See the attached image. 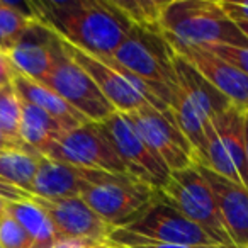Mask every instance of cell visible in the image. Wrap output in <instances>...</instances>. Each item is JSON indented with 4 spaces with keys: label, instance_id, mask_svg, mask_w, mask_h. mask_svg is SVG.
I'll return each instance as SVG.
<instances>
[{
    "label": "cell",
    "instance_id": "6da1fadb",
    "mask_svg": "<svg viewBox=\"0 0 248 248\" xmlns=\"http://www.w3.org/2000/svg\"><path fill=\"white\" fill-rule=\"evenodd\" d=\"M32 7L36 21L93 56H110L131 29L110 0H46Z\"/></svg>",
    "mask_w": 248,
    "mask_h": 248
},
{
    "label": "cell",
    "instance_id": "7a4b0ae2",
    "mask_svg": "<svg viewBox=\"0 0 248 248\" xmlns=\"http://www.w3.org/2000/svg\"><path fill=\"white\" fill-rule=\"evenodd\" d=\"M83 202L114 230L138 221L158 199V190L129 173L80 169Z\"/></svg>",
    "mask_w": 248,
    "mask_h": 248
},
{
    "label": "cell",
    "instance_id": "3957f363",
    "mask_svg": "<svg viewBox=\"0 0 248 248\" xmlns=\"http://www.w3.org/2000/svg\"><path fill=\"white\" fill-rule=\"evenodd\" d=\"M162 36L169 43L189 46L236 45L248 41L221 9L219 2L209 0H173L167 2L160 21Z\"/></svg>",
    "mask_w": 248,
    "mask_h": 248
},
{
    "label": "cell",
    "instance_id": "277c9868",
    "mask_svg": "<svg viewBox=\"0 0 248 248\" xmlns=\"http://www.w3.org/2000/svg\"><path fill=\"white\" fill-rule=\"evenodd\" d=\"M163 202L201 228L219 247L236 248L224 226L216 197L197 163L186 170L170 172L167 184L158 190Z\"/></svg>",
    "mask_w": 248,
    "mask_h": 248
},
{
    "label": "cell",
    "instance_id": "5b68a950",
    "mask_svg": "<svg viewBox=\"0 0 248 248\" xmlns=\"http://www.w3.org/2000/svg\"><path fill=\"white\" fill-rule=\"evenodd\" d=\"M62 46L66 55L92 77V80L97 83L104 97L110 102V106L116 109V112L131 114L145 107L170 110L152 85L121 68L109 56H93L65 41H62Z\"/></svg>",
    "mask_w": 248,
    "mask_h": 248
},
{
    "label": "cell",
    "instance_id": "8992f818",
    "mask_svg": "<svg viewBox=\"0 0 248 248\" xmlns=\"http://www.w3.org/2000/svg\"><path fill=\"white\" fill-rule=\"evenodd\" d=\"M109 58L152 85L169 107L170 87L175 83V53L162 32L131 26L119 48Z\"/></svg>",
    "mask_w": 248,
    "mask_h": 248
},
{
    "label": "cell",
    "instance_id": "52a82bcc",
    "mask_svg": "<svg viewBox=\"0 0 248 248\" xmlns=\"http://www.w3.org/2000/svg\"><path fill=\"white\" fill-rule=\"evenodd\" d=\"M245 112L228 107L206 126V152L199 165L214 173L248 187V167L245 160Z\"/></svg>",
    "mask_w": 248,
    "mask_h": 248
},
{
    "label": "cell",
    "instance_id": "ba28073f",
    "mask_svg": "<svg viewBox=\"0 0 248 248\" xmlns=\"http://www.w3.org/2000/svg\"><path fill=\"white\" fill-rule=\"evenodd\" d=\"M45 156L77 169L128 173L104 128L90 121L75 129L63 131Z\"/></svg>",
    "mask_w": 248,
    "mask_h": 248
},
{
    "label": "cell",
    "instance_id": "9c48e42d",
    "mask_svg": "<svg viewBox=\"0 0 248 248\" xmlns=\"http://www.w3.org/2000/svg\"><path fill=\"white\" fill-rule=\"evenodd\" d=\"M43 85L58 93L65 102H68L90 123L100 124L116 112L92 77L66 55L63 46L56 55L51 73Z\"/></svg>",
    "mask_w": 248,
    "mask_h": 248
},
{
    "label": "cell",
    "instance_id": "30bf717a",
    "mask_svg": "<svg viewBox=\"0 0 248 248\" xmlns=\"http://www.w3.org/2000/svg\"><path fill=\"white\" fill-rule=\"evenodd\" d=\"M152 152L165 163L170 172H179L197 163L196 152L170 110L145 107L126 114Z\"/></svg>",
    "mask_w": 248,
    "mask_h": 248
},
{
    "label": "cell",
    "instance_id": "8fae6325",
    "mask_svg": "<svg viewBox=\"0 0 248 248\" xmlns=\"http://www.w3.org/2000/svg\"><path fill=\"white\" fill-rule=\"evenodd\" d=\"M100 126L109 136L129 175L143 180L155 190H162L170 177V170L140 136L129 117L126 114L114 112L104 123H100Z\"/></svg>",
    "mask_w": 248,
    "mask_h": 248
},
{
    "label": "cell",
    "instance_id": "7c38bea8",
    "mask_svg": "<svg viewBox=\"0 0 248 248\" xmlns=\"http://www.w3.org/2000/svg\"><path fill=\"white\" fill-rule=\"evenodd\" d=\"M169 43V41H167ZM179 58L190 65L236 109L248 110V77L202 46L169 43Z\"/></svg>",
    "mask_w": 248,
    "mask_h": 248
},
{
    "label": "cell",
    "instance_id": "4fadbf2b",
    "mask_svg": "<svg viewBox=\"0 0 248 248\" xmlns=\"http://www.w3.org/2000/svg\"><path fill=\"white\" fill-rule=\"evenodd\" d=\"M124 230L141 234L150 240L162 241V243L192 245V247H214L216 245L197 224L182 216L172 206L163 202L160 196L138 221L126 226Z\"/></svg>",
    "mask_w": 248,
    "mask_h": 248
},
{
    "label": "cell",
    "instance_id": "5bb4252c",
    "mask_svg": "<svg viewBox=\"0 0 248 248\" xmlns=\"http://www.w3.org/2000/svg\"><path fill=\"white\" fill-rule=\"evenodd\" d=\"M31 201L45 211L62 238H87L104 245L114 231L83 202L82 197L46 201L32 196Z\"/></svg>",
    "mask_w": 248,
    "mask_h": 248
},
{
    "label": "cell",
    "instance_id": "9a60e30c",
    "mask_svg": "<svg viewBox=\"0 0 248 248\" xmlns=\"http://www.w3.org/2000/svg\"><path fill=\"white\" fill-rule=\"evenodd\" d=\"M60 49L62 43L58 36L36 21L7 56L21 73L38 83H45Z\"/></svg>",
    "mask_w": 248,
    "mask_h": 248
},
{
    "label": "cell",
    "instance_id": "2e32d148",
    "mask_svg": "<svg viewBox=\"0 0 248 248\" xmlns=\"http://www.w3.org/2000/svg\"><path fill=\"white\" fill-rule=\"evenodd\" d=\"M197 167L213 189L233 245L236 248H248V187L224 179L199 163Z\"/></svg>",
    "mask_w": 248,
    "mask_h": 248
},
{
    "label": "cell",
    "instance_id": "e0dca14e",
    "mask_svg": "<svg viewBox=\"0 0 248 248\" xmlns=\"http://www.w3.org/2000/svg\"><path fill=\"white\" fill-rule=\"evenodd\" d=\"M12 87L19 99L45 110L62 126L63 131H70V129H75L89 123V119H85L78 110H75L68 102H65L58 93H55L43 83L31 80L17 68H14V73H12Z\"/></svg>",
    "mask_w": 248,
    "mask_h": 248
},
{
    "label": "cell",
    "instance_id": "ac0fdd59",
    "mask_svg": "<svg viewBox=\"0 0 248 248\" xmlns=\"http://www.w3.org/2000/svg\"><path fill=\"white\" fill-rule=\"evenodd\" d=\"M82 184L83 180L80 169L55 162V160H49L41 155L34 182H32L31 196L46 201L80 197Z\"/></svg>",
    "mask_w": 248,
    "mask_h": 248
},
{
    "label": "cell",
    "instance_id": "d6986e66",
    "mask_svg": "<svg viewBox=\"0 0 248 248\" xmlns=\"http://www.w3.org/2000/svg\"><path fill=\"white\" fill-rule=\"evenodd\" d=\"M62 126L53 117H49L45 110L21 100V128H19V135H21V140L29 148H32L39 155L45 156L49 146L62 136Z\"/></svg>",
    "mask_w": 248,
    "mask_h": 248
},
{
    "label": "cell",
    "instance_id": "ffe728a7",
    "mask_svg": "<svg viewBox=\"0 0 248 248\" xmlns=\"http://www.w3.org/2000/svg\"><path fill=\"white\" fill-rule=\"evenodd\" d=\"M5 213L14 217L28 233L32 243L31 248H49L62 238L45 211L32 201L5 202Z\"/></svg>",
    "mask_w": 248,
    "mask_h": 248
},
{
    "label": "cell",
    "instance_id": "44dd1931",
    "mask_svg": "<svg viewBox=\"0 0 248 248\" xmlns=\"http://www.w3.org/2000/svg\"><path fill=\"white\" fill-rule=\"evenodd\" d=\"M34 22L32 2L0 0V51L11 53Z\"/></svg>",
    "mask_w": 248,
    "mask_h": 248
},
{
    "label": "cell",
    "instance_id": "7402d4cb",
    "mask_svg": "<svg viewBox=\"0 0 248 248\" xmlns=\"http://www.w3.org/2000/svg\"><path fill=\"white\" fill-rule=\"evenodd\" d=\"M39 156L29 152H0V179L31 194Z\"/></svg>",
    "mask_w": 248,
    "mask_h": 248
},
{
    "label": "cell",
    "instance_id": "603a6c76",
    "mask_svg": "<svg viewBox=\"0 0 248 248\" xmlns=\"http://www.w3.org/2000/svg\"><path fill=\"white\" fill-rule=\"evenodd\" d=\"M110 2L128 19L131 26L162 32L160 21H162V12L167 2H160V0H110Z\"/></svg>",
    "mask_w": 248,
    "mask_h": 248
},
{
    "label": "cell",
    "instance_id": "cb8c5ba5",
    "mask_svg": "<svg viewBox=\"0 0 248 248\" xmlns=\"http://www.w3.org/2000/svg\"><path fill=\"white\" fill-rule=\"evenodd\" d=\"M19 128H21V100L12 85L0 87V129L9 138L21 140Z\"/></svg>",
    "mask_w": 248,
    "mask_h": 248
},
{
    "label": "cell",
    "instance_id": "d4e9b609",
    "mask_svg": "<svg viewBox=\"0 0 248 248\" xmlns=\"http://www.w3.org/2000/svg\"><path fill=\"white\" fill-rule=\"evenodd\" d=\"M107 241L116 245H123V247H128V248H228V247H219V245H214V247H192V245L162 243V241L150 240V238L136 234L133 231L124 230V228L114 230Z\"/></svg>",
    "mask_w": 248,
    "mask_h": 248
},
{
    "label": "cell",
    "instance_id": "484cf974",
    "mask_svg": "<svg viewBox=\"0 0 248 248\" xmlns=\"http://www.w3.org/2000/svg\"><path fill=\"white\" fill-rule=\"evenodd\" d=\"M31 238L7 213L0 217V248H31Z\"/></svg>",
    "mask_w": 248,
    "mask_h": 248
},
{
    "label": "cell",
    "instance_id": "4316f807",
    "mask_svg": "<svg viewBox=\"0 0 248 248\" xmlns=\"http://www.w3.org/2000/svg\"><path fill=\"white\" fill-rule=\"evenodd\" d=\"M211 53L219 56L231 66L238 68L241 73L248 77V46H236V45H213L206 46Z\"/></svg>",
    "mask_w": 248,
    "mask_h": 248
},
{
    "label": "cell",
    "instance_id": "83f0119b",
    "mask_svg": "<svg viewBox=\"0 0 248 248\" xmlns=\"http://www.w3.org/2000/svg\"><path fill=\"white\" fill-rule=\"evenodd\" d=\"M223 12L233 22H248V0L238 2V0H221L219 2Z\"/></svg>",
    "mask_w": 248,
    "mask_h": 248
},
{
    "label": "cell",
    "instance_id": "f1b7e54d",
    "mask_svg": "<svg viewBox=\"0 0 248 248\" xmlns=\"http://www.w3.org/2000/svg\"><path fill=\"white\" fill-rule=\"evenodd\" d=\"M0 199H4L5 202H22V201H31L32 196L26 190L9 184L7 180L0 179Z\"/></svg>",
    "mask_w": 248,
    "mask_h": 248
},
{
    "label": "cell",
    "instance_id": "f546056e",
    "mask_svg": "<svg viewBox=\"0 0 248 248\" xmlns=\"http://www.w3.org/2000/svg\"><path fill=\"white\" fill-rule=\"evenodd\" d=\"M104 245L97 243V241H92V240H87V238H60V240L49 248H104Z\"/></svg>",
    "mask_w": 248,
    "mask_h": 248
},
{
    "label": "cell",
    "instance_id": "4dcf8cb0",
    "mask_svg": "<svg viewBox=\"0 0 248 248\" xmlns=\"http://www.w3.org/2000/svg\"><path fill=\"white\" fill-rule=\"evenodd\" d=\"M0 152H29V153H38L32 148H29L24 141L21 140L9 138L2 129H0Z\"/></svg>",
    "mask_w": 248,
    "mask_h": 248
},
{
    "label": "cell",
    "instance_id": "1f68e13d",
    "mask_svg": "<svg viewBox=\"0 0 248 248\" xmlns=\"http://www.w3.org/2000/svg\"><path fill=\"white\" fill-rule=\"evenodd\" d=\"M16 66L12 65L11 58L5 53L0 51V87L12 85V73Z\"/></svg>",
    "mask_w": 248,
    "mask_h": 248
},
{
    "label": "cell",
    "instance_id": "d6a6232c",
    "mask_svg": "<svg viewBox=\"0 0 248 248\" xmlns=\"http://www.w3.org/2000/svg\"><path fill=\"white\" fill-rule=\"evenodd\" d=\"M243 136H245V160H247V167H248V119H247V114H245V129H243Z\"/></svg>",
    "mask_w": 248,
    "mask_h": 248
},
{
    "label": "cell",
    "instance_id": "836d02e7",
    "mask_svg": "<svg viewBox=\"0 0 248 248\" xmlns=\"http://www.w3.org/2000/svg\"><path fill=\"white\" fill-rule=\"evenodd\" d=\"M236 24V28L241 31V34L247 38V41H248V22H234Z\"/></svg>",
    "mask_w": 248,
    "mask_h": 248
},
{
    "label": "cell",
    "instance_id": "e575fe53",
    "mask_svg": "<svg viewBox=\"0 0 248 248\" xmlns=\"http://www.w3.org/2000/svg\"><path fill=\"white\" fill-rule=\"evenodd\" d=\"M104 248H128V247H123V245H116V243H110V241H107V243L104 245Z\"/></svg>",
    "mask_w": 248,
    "mask_h": 248
},
{
    "label": "cell",
    "instance_id": "d590c367",
    "mask_svg": "<svg viewBox=\"0 0 248 248\" xmlns=\"http://www.w3.org/2000/svg\"><path fill=\"white\" fill-rule=\"evenodd\" d=\"M5 214V201L4 199H0V217Z\"/></svg>",
    "mask_w": 248,
    "mask_h": 248
},
{
    "label": "cell",
    "instance_id": "8d00e7d4",
    "mask_svg": "<svg viewBox=\"0 0 248 248\" xmlns=\"http://www.w3.org/2000/svg\"><path fill=\"white\" fill-rule=\"evenodd\" d=\"M245 114H247V119H248V110H247V112H245Z\"/></svg>",
    "mask_w": 248,
    "mask_h": 248
}]
</instances>
